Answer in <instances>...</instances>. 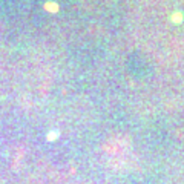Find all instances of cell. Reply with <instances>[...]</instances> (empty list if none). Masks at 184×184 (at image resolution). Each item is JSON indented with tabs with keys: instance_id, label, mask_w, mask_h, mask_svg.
Wrapping results in <instances>:
<instances>
[{
	"instance_id": "obj_1",
	"label": "cell",
	"mask_w": 184,
	"mask_h": 184,
	"mask_svg": "<svg viewBox=\"0 0 184 184\" xmlns=\"http://www.w3.org/2000/svg\"><path fill=\"white\" fill-rule=\"evenodd\" d=\"M46 8H48V9H51V11H55V9H57V6H55V5H54V3H49V5H46Z\"/></svg>"
}]
</instances>
